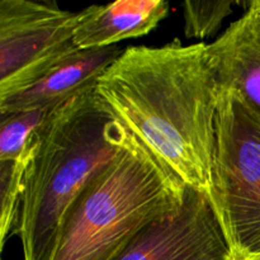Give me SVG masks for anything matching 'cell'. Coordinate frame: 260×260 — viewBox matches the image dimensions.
I'll list each match as a JSON object with an SVG mask.
<instances>
[{
  "instance_id": "cell-1",
  "label": "cell",
  "mask_w": 260,
  "mask_h": 260,
  "mask_svg": "<svg viewBox=\"0 0 260 260\" xmlns=\"http://www.w3.org/2000/svg\"><path fill=\"white\" fill-rule=\"evenodd\" d=\"M102 106L165 172L210 196L220 84L207 43L134 46L95 83Z\"/></svg>"
},
{
  "instance_id": "cell-2",
  "label": "cell",
  "mask_w": 260,
  "mask_h": 260,
  "mask_svg": "<svg viewBox=\"0 0 260 260\" xmlns=\"http://www.w3.org/2000/svg\"><path fill=\"white\" fill-rule=\"evenodd\" d=\"M129 144L102 106L95 84L52 109L36 132L15 234L24 260H51L79 196Z\"/></svg>"
},
{
  "instance_id": "cell-3",
  "label": "cell",
  "mask_w": 260,
  "mask_h": 260,
  "mask_svg": "<svg viewBox=\"0 0 260 260\" xmlns=\"http://www.w3.org/2000/svg\"><path fill=\"white\" fill-rule=\"evenodd\" d=\"M185 188L129 139L69 211L51 260H116L182 206Z\"/></svg>"
},
{
  "instance_id": "cell-4",
  "label": "cell",
  "mask_w": 260,
  "mask_h": 260,
  "mask_svg": "<svg viewBox=\"0 0 260 260\" xmlns=\"http://www.w3.org/2000/svg\"><path fill=\"white\" fill-rule=\"evenodd\" d=\"M211 202L234 260L260 258V117L221 88Z\"/></svg>"
},
{
  "instance_id": "cell-5",
  "label": "cell",
  "mask_w": 260,
  "mask_h": 260,
  "mask_svg": "<svg viewBox=\"0 0 260 260\" xmlns=\"http://www.w3.org/2000/svg\"><path fill=\"white\" fill-rule=\"evenodd\" d=\"M80 10L55 2H0V101L37 83L79 50L74 42Z\"/></svg>"
},
{
  "instance_id": "cell-6",
  "label": "cell",
  "mask_w": 260,
  "mask_h": 260,
  "mask_svg": "<svg viewBox=\"0 0 260 260\" xmlns=\"http://www.w3.org/2000/svg\"><path fill=\"white\" fill-rule=\"evenodd\" d=\"M116 260H234L207 193L185 188L175 212L145 229Z\"/></svg>"
},
{
  "instance_id": "cell-7",
  "label": "cell",
  "mask_w": 260,
  "mask_h": 260,
  "mask_svg": "<svg viewBox=\"0 0 260 260\" xmlns=\"http://www.w3.org/2000/svg\"><path fill=\"white\" fill-rule=\"evenodd\" d=\"M207 50L221 88L236 91L260 117V0L249 2L246 12Z\"/></svg>"
},
{
  "instance_id": "cell-8",
  "label": "cell",
  "mask_w": 260,
  "mask_h": 260,
  "mask_svg": "<svg viewBox=\"0 0 260 260\" xmlns=\"http://www.w3.org/2000/svg\"><path fill=\"white\" fill-rule=\"evenodd\" d=\"M119 46L76 50L25 90L0 101V114L53 107L94 85L99 76L123 53Z\"/></svg>"
},
{
  "instance_id": "cell-9",
  "label": "cell",
  "mask_w": 260,
  "mask_h": 260,
  "mask_svg": "<svg viewBox=\"0 0 260 260\" xmlns=\"http://www.w3.org/2000/svg\"><path fill=\"white\" fill-rule=\"evenodd\" d=\"M164 0H118L80 10L74 42L79 50L117 46L149 35L169 14Z\"/></svg>"
},
{
  "instance_id": "cell-10",
  "label": "cell",
  "mask_w": 260,
  "mask_h": 260,
  "mask_svg": "<svg viewBox=\"0 0 260 260\" xmlns=\"http://www.w3.org/2000/svg\"><path fill=\"white\" fill-rule=\"evenodd\" d=\"M37 132V131H36ZM36 149V134L30 137L23 154L13 161H0V243L4 248L7 239L15 234L20 203L24 192V178Z\"/></svg>"
},
{
  "instance_id": "cell-11",
  "label": "cell",
  "mask_w": 260,
  "mask_h": 260,
  "mask_svg": "<svg viewBox=\"0 0 260 260\" xmlns=\"http://www.w3.org/2000/svg\"><path fill=\"white\" fill-rule=\"evenodd\" d=\"M55 107H40L2 116L0 161L17 160L23 154L30 137L42 126Z\"/></svg>"
},
{
  "instance_id": "cell-12",
  "label": "cell",
  "mask_w": 260,
  "mask_h": 260,
  "mask_svg": "<svg viewBox=\"0 0 260 260\" xmlns=\"http://www.w3.org/2000/svg\"><path fill=\"white\" fill-rule=\"evenodd\" d=\"M241 3L234 0L222 2H184L182 4L184 15V35L187 38L205 40L220 30L223 20L230 17L235 5Z\"/></svg>"
},
{
  "instance_id": "cell-13",
  "label": "cell",
  "mask_w": 260,
  "mask_h": 260,
  "mask_svg": "<svg viewBox=\"0 0 260 260\" xmlns=\"http://www.w3.org/2000/svg\"><path fill=\"white\" fill-rule=\"evenodd\" d=\"M255 260H260V258L259 259H255Z\"/></svg>"
}]
</instances>
